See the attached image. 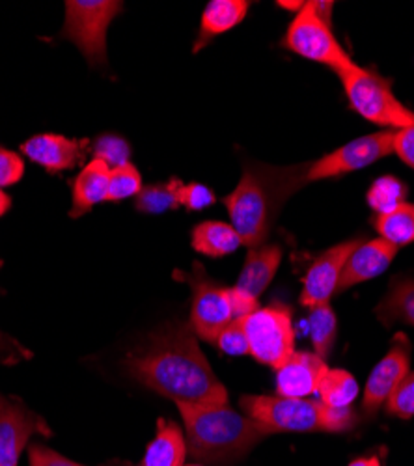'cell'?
<instances>
[{"instance_id": "cell-1", "label": "cell", "mask_w": 414, "mask_h": 466, "mask_svg": "<svg viewBox=\"0 0 414 466\" xmlns=\"http://www.w3.org/2000/svg\"><path fill=\"white\" fill-rule=\"evenodd\" d=\"M135 380L176 405H222L228 392L215 375L193 329L170 323L149 334L147 341L126 359Z\"/></svg>"}, {"instance_id": "cell-2", "label": "cell", "mask_w": 414, "mask_h": 466, "mask_svg": "<svg viewBox=\"0 0 414 466\" xmlns=\"http://www.w3.org/2000/svg\"><path fill=\"white\" fill-rule=\"evenodd\" d=\"M308 167L273 168L252 163L245 168L239 185L224 198L230 220L241 243L256 248L266 243L284 202L303 187Z\"/></svg>"}, {"instance_id": "cell-3", "label": "cell", "mask_w": 414, "mask_h": 466, "mask_svg": "<svg viewBox=\"0 0 414 466\" xmlns=\"http://www.w3.org/2000/svg\"><path fill=\"white\" fill-rule=\"evenodd\" d=\"M185 423L187 450L193 457L209 462H232L245 457L268 433L239 414L228 403L185 405L177 403Z\"/></svg>"}, {"instance_id": "cell-4", "label": "cell", "mask_w": 414, "mask_h": 466, "mask_svg": "<svg viewBox=\"0 0 414 466\" xmlns=\"http://www.w3.org/2000/svg\"><path fill=\"white\" fill-rule=\"evenodd\" d=\"M243 412L268 435L346 431L355 423L351 409H330L321 401L282 396H243Z\"/></svg>"}, {"instance_id": "cell-5", "label": "cell", "mask_w": 414, "mask_h": 466, "mask_svg": "<svg viewBox=\"0 0 414 466\" xmlns=\"http://www.w3.org/2000/svg\"><path fill=\"white\" fill-rule=\"evenodd\" d=\"M338 75H340L351 106L366 120L398 131L414 126V114L398 101L390 83L381 75L358 64H353Z\"/></svg>"}, {"instance_id": "cell-6", "label": "cell", "mask_w": 414, "mask_h": 466, "mask_svg": "<svg viewBox=\"0 0 414 466\" xmlns=\"http://www.w3.org/2000/svg\"><path fill=\"white\" fill-rule=\"evenodd\" d=\"M122 10L124 5L115 0H67L60 37L77 46L90 66L105 67L106 30Z\"/></svg>"}, {"instance_id": "cell-7", "label": "cell", "mask_w": 414, "mask_h": 466, "mask_svg": "<svg viewBox=\"0 0 414 466\" xmlns=\"http://www.w3.org/2000/svg\"><path fill=\"white\" fill-rule=\"evenodd\" d=\"M248 343V355L259 364L278 370L295 353L291 309L286 306L257 308L239 319Z\"/></svg>"}, {"instance_id": "cell-8", "label": "cell", "mask_w": 414, "mask_h": 466, "mask_svg": "<svg viewBox=\"0 0 414 466\" xmlns=\"http://www.w3.org/2000/svg\"><path fill=\"white\" fill-rule=\"evenodd\" d=\"M284 47L308 60L328 66L336 73H342L355 64L334 37L318 3H305L297 12L286 32Z\"/></svg>"}, {"instance_id": "cell-9", "label": "cell", "mask_w": 414, "mask_h": 466, "mask_svg": "<svg viewBox=\"0 0 414 466\" xmlns=\"http://www.w3.org/2000/svg\"><path fill=\"white\" fill-rule=\"evenodd\" d=\"M189 282L193 288L191 327L198 338L215 343L224 329L237 321L230 289L211 282L198 263L189 275Z\"/></svg>"}, {"instance_id": "cell-10", "label": "cell", "mask_w": 414, "mask_h": 466, "mask_svg": "<svg viewBox=\"0 0 414 466\" xmlns=\"http://www.w3.org/2000/svg\"><path fill=\"white\" fill-rule=\"evenodd\" d=\"M394 133L381 131L351 140L349 144L338 147L336 151L325 155L319 161L310 165L307 181H319L327 177H336L353 170L366 168L394 151Z\"/></svg>"}, {"instance_id": "cell-11", "label": "cell", "mask_w": 414, "mask_h": 466, "mask_svg": "<svg viewBox=\"0 0 414 466\" xmlns=\"http://www.w3.org/2000/svg\"><path fill=\"white\" fill-rule=\"evenodd\" d=\"M47 421L19 400L0 394V466H17L32 435H49Z\"/></svg>"}, {"instance_id": "cell-12", "label": "cell", "mask_w": 414, "mask_h": 466, "mask_svg": "<svg viewBox=\"0 0 414 466\" xmlns=\"http://www.w3.org/2000/svg\"><path fill=\"white\" fill-rule=\"evenodd\" d=\"M410 368V341L405 334H396L387 357L373 368L368 377L366 390L362 398V410L368 416L378 414V410L389 401L392 392L409 373Z\"/></svg>"}, {"instance_id": "cell-13", "label": "cell", "mask_w": 414, "mask_h": 466, "mask_svg": "<svg viewBox=\"0 0 414 466\" xmlns=\"http://www.w3.org/2000/svg\"><path fill=\"white\" fill-rule=\"evenodd\" d=\"M362 241H346L323 252L307 270L303 280V291H300V304L307 308H316L328 304L330 297L338 291L342 270L353 250Z\"/></svg>"}, {"instance_id": "cell-14", "label": "cell", "mask_w": 414, "mask_h": 466, "mask_svg": "<svg viewBox=\"0 0 414 466\" xmlns=\"http://www.w3.org/2000/svg\"><path fill=\"white\" fill-rule=\"evenodd\" d=\"M90 147L88 138H67L62 135H35L21 146V153L49 174L77 168Z\"/></svg>"}, {"instance_id": "cell-15", "label": "cell", "mask_w": 414, "mask_h": 466, "mask_svg": "<svg viewBox=\"0 0 414 466\" xmlns=\"http://www.w3.org/2000/svg\"><path fill=\"white\" fill-rule=\"evenodd\" d=\"M328 366L316 353L295 351L277 370V396L303 398L318 394Z\"/></svg>"}, {"instance_id": "cell-16", "label": "cell", "mask_w": 414, "mask_h": 466, "mask_svg": "<svg viewBox=\"0 0 414 466\" xmlns=\"http://www.w3.org/2000/svg\"><path fill=\"white\" fill-rule=\"evenodd\" d=\"M398 247L385 241V239H373L360 243L342 270L340 284H338V293L348 291L357 284L368 282L371 279H378L390 267L392 259L398 254Z\"/></svg>"}, {"instance_id": "cell-17", "label": "cell", "mask_w": 414, "mask_h": 466, "mask_svg": "<svg viewBox=\"0 0 414 466\" xmlns=\"http://www.w3.org/2000/svg\"><path fill=\"white\" fill-rule=\"evenodd\" d=\"M108 179L110 168L103 161L92 159L71 183L69 217L79 218L94 206L108 200Z\"/></svg>"}, {"instance_id": "cell-18", "label": "cell", "mask_w": 414, "mask_h": 466, "mask_svg": "<svg viewBox=\"0 0 414 466\" xmlns=\"http://www.w3.org/2000/svg\"><path fill=\"white\" fill-rule=\"evenodd\" d=\"M282 261V248L278 245H261L248 250L237 289L252 299H257L275 279Z\"/></svg>"}, {"instance_id": "cell-19", "label": "cell", "mask_w": 414, "mask_h": 466, "mask_svg": "<svg viewBox=\"0 0 414 466\" xmlns=\"http://www.w3.org/2000/svg\"><path fill=\"white\" fill-rule=\"evenodd\" d=\"M247 0H213L204 10L202 23H200V34L195 44V53H198L202 47H206L213 37L232 30L237 26L248 12Z\"/></svg>"}, {"instance_id": "cell-20", "label": "cell", "mask_w": 414, "mask_h": 466, "mask_svg": "<svg viewBox=\"0 0 414 466\" xmlns=\"http://www.w3.org/2000/svg\"><path fill=\"white\" fill-rule=\"evenodd\" d=\"M187 441L179 425L170 420H159L157 435L149 442L142 466H183Z\"/></svg>"}, {"instance_id": "cell-21", "label": "cell", "mask_w": 414, "mask_h": 466, "mask_svg": "<svg viewBox=\"0 0 414 466\" xmlns=\"http://www.w3.org/2000/svg\"><path fill=\"white\" fill-rule=\"evenodd\" d=\"M241 245V238L232 224L206 220L193 229V248L209 258L230 256Z\"/></svg>"}, {"instance_id": "cell-22", "label": "cell", "mask_w": 414, "mask_h": 466, "mask_svg": "<svg viewBox=\"0 0 414 466\" xmlns=\"http://www.w3.org/2000/svg\"><path fill=\"white\" fill-rule=\"evenodd\" d=\"M379 321L385 327L394 323H405L414 327V279L399 277L390 284L389 295L375 309Z\"/></svg>"}, {"instance_id": "cell-23", "label": "cell", "mask_w": 414, "mask_h": 466, "mask_svg": "<svg viewBox=\"0 0 414 466\" xmlns=\"http://www.w3.org/2000/svg\"><path fill=\"white\" fill-rule=\"evenodd\" d=\"M373 226L378 229L381 239L399 247L414 243V204H401L390 213L378 215L373 218Z\"/></svg>"}, {"instance_id": "cell-24", "label": "cell", "mask_w": 414, "mask_h": 466, "mask_svg": "<svg viewBox=\"0 0 414 466\" xmlns=\"http://www.w3.org/2000/svg\"><path fill=\"white\" fill-rule=\"evenodd\" d=\"M319 401L330 409H351L358 396V382L346 370H328L319 384Z\"/></svg>"}, {"instance_id": "cell-25", "label": "cell", "mask_w": 414, "mask_h": 466, "mask_svg": "<svg viewBox=\"0 0 414 466\" xmlns=\"http://www.w3.org/2000/svg\"><path fill=\"white\" fill-rule=\"evenodd\" d=\"M179 179H170L167 183H156L142 187L136 197V209L146 215H163L167 211L177 209L179 204Z\"/></svg>"}, {"instance_id": "cell-26", "label": "cell", "mask_w": 414, "mask_h": 466, "mask_svg": "<svg viewBox=\"0 0 414 466\" xmlns=\"http://www.w3.org/2000/svg\"><path fill=\"white\" fill-rule=\"evenodd\" d=\"M407 198V187L394 176H383L368 190V204L369 208L378 213L385 215L405 204Z\"/></svg>"}, {"instance_id": "cell-27", "label": "cell", "mask_w": 414, "mask_h": 466, "mask_svg": "<svg viewBox=\"0 0 414 466\" xmlns=\"http://www.w3.org/2000/svg\"><path fill=\"white\" fill-rule=\"evenodd\" d=\"M310 338L314 353L323 360L330 355V349L336 339V316L328 304H321L310 309Z\"/></svg>"}, {"instance_id": "cell-28", "label": "cell", "mask_w": 414, "mask_h": 466, "mask_svg": "<svg viewBox=\"0 0 414 466\" xmlns=\"http://www.w3.org/2000/svg\"><path fill=\"white\" fill-rule=\"evenodd\" d=\"M94 159L103 161L110 170L118 168L124 165H129L131 157V146L129 142L120 135H101L94 142Z\"/></svg>"}, {"instance_id": "cell-29", "label": "cell", "mask_w": 414, "mask_h": 466, "mask_svg": "<svg viewBox=\"0 0 414 466\" xmlns=\"http://www.w3.org/2000/svg\"><path fill=\"white\" fill-rule=\"evenodd\" d=\"M140 190H142V177L131 163L110 170L108 202H122L131 197H138Z\"/></svg>"}, {"instance_id": "cell-30", "label": "cell", "mask_w": 414, "mask_h": 466, "mask_svg": "<svg viewBox=\"0 0 414 466\" xmlns=\"http://www.w3.org/2000/svg\"><path fill=\"white\" fill-rule=\"evenodd\" d=\"M387 410L401 420H409L414 416V371H409L401 379V382L387 401Z\"/></svg>"}, {"instance_id": "cell-31", "label": "cell", "mask_w": 414, "mask_h": 466, "mask_svg": "<svg viewBox=\"0 0 414 466\" xmlns=\"http://www.w3.org/2000/svg\"><path fill=\"white\" fill-rule=\"evenodd\" d=\"M215 202L217 198L213 190L202 183H189L179 187V204L189 211H202Z\"/></svg>"}, {"instance_id": "cell-32", "label": "cell", "mask_w": 414, "mask_h": 466, "mask_svg": "<svg viewBox=\"0 0 414 466\" xmlns=\"http://www.w3.org/2000/svg\"><path fill=\"white\" fill-rule=\"evenodd\" d=\"M25 174V161L21 155L0 147V188L15 185Z\"/></svg>"}, {"instance_id": "cell-33", "label": "cell", "mask_w": 414, "mask_h": 466, "mask_svg": "<svg viewBox=\"0 0 414 466\" xmlns=\"http://www.w3.org/2000/svg\"><path fill=\"white\" fill-rule=\"evenodd\" d=\"M215 343L226 355H248V343L239 321L232 323L228 329H224Z\"/></svg>"}, {"instance_id": "cell-34", "label": "cell", "mask_w": 414, "mask_h": 466, "mask_svg": "<svg viewBox=\"0 0 414 466\" xmlns=\"http://www.w3.org/2000/svg\"><path fill=\"white\" fill-rule=\"evenodd\" d=\"M28 462L30 466H85L75 462L62 453L44 446V444H32L28 448Z\"/></svg>"}, {"instance_id": "cell-35", "label": "cell", "mask_w": 414, "mask_h": 466, "mask_svg": "<svg viewBox=\"0 0 414 466\" xmlns=\"http://www.w3.org/2000/svg\"><path fill=\"white\" fill-rule=\"evenodd\" d=\"M394 153L405 165L414 168V126L394 133Z\"/></svg>"}, {"instance_id": "cell-36", "label": "cell", "mask_w": 414, "mask_h": 466, "mask_svg": "<svg viewBox=\"0 0 414 466\" xmlns=\"http://www.w3.org/2000/svg\"><path fill=\"white\" fill-rule=\"evenodd\" d=\"M0 268H3V259H0ZM5 355H10L14 360L17 357H23V359L30 357V353L23 345H19L14 338L6 336L3 330H0V357H5Z\"/></svg>"}, {"instance_id": "cell-37", "label": "cell", "mask_w": 414, "mask_h": 466, "mask_svg": "<svg viewBox=\"0 0 414 466\" xmlns=\"http://www.w3.org/2000/svg\"><path fill=\"white\" fill-rule=\"evenodd\" d=\"M12 208V198L8 197V194L0 188V217H5Z\"/></svg>"}, {"instance_id": "cell-38", "label": "cell", "mask_w": 414, "mask_h": 466, "mask_svg": "<svg viewBox=\"0 0 414 466\" xmlns=\"http://www.w3.org/2000/svg\"><path fill=\"white\" fill-rule=\"evenodd\" d=\"M373 464V455L371 457H360V459H355L349 466H371Z\"/></svg>"}, {"instance_id": "cell-39", "label": "cell", "mask_w": 414, "mask_h": 466, "mask_svg": "<svg viewBox=\"0 0 414 466\" xmlns=\"http://www.w3.org/2000/svg\"><path fill=\"white\" fill-rule=\"evenodd\" d=\"M278 6H280V8L284 6V8H288V10H297V12H298L300 8L305 6V3H278Z\"/></svg>"}, {"instance_id": "cell-40", "label": "cell", "mask_w": 414, "mask_h": 466, "mask_svg": "<svg viewBox=\"0 0 414 466\" xmlns=\"http://www.w3.org/2000/svg\"><path fill=\"white\" fill-rule=\"evenodd\" d=\"M371 466H381V461L378 455H373V464Z\"/></svg>"}, {"instance_id": "cell-41", "label": "cell", "mask_w": 414, "mask_h": 466, "mask_svg": "<svg viewBox=\"0 0 414 466\" xmlns=\"http://www.w3.org/2000/svg\"><path fill=\"white\" fill-rule=\"evenodd\" d=\"M183 466H202V464H183Z\"/></svg>"}]
</instances>
